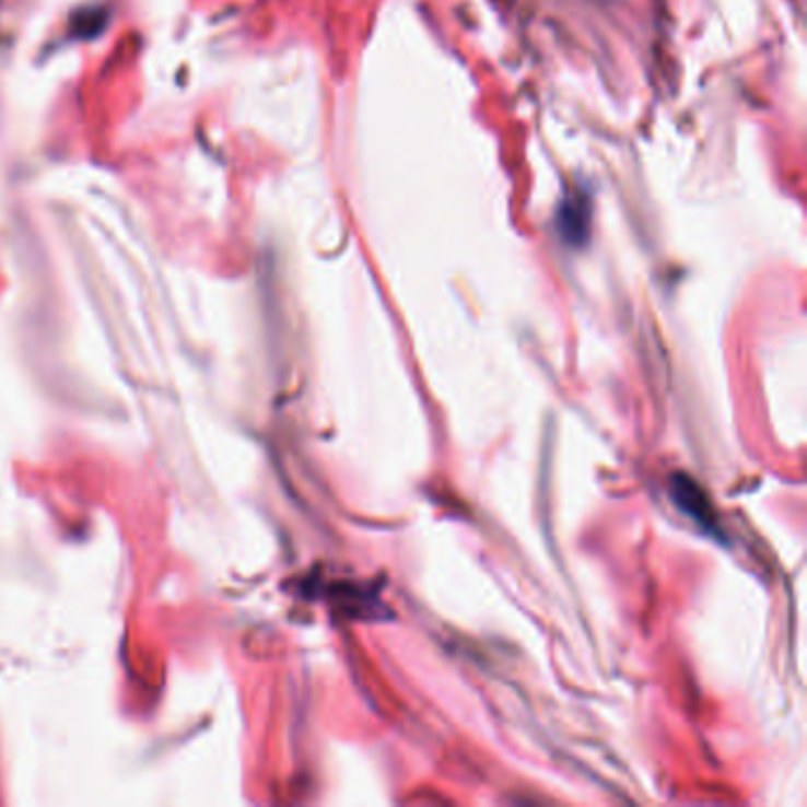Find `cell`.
<instances>
[{
  "label": "cell",
  "mask_w": 807,
  "mask_h": 807,
  "mask_svg": "<svg viewBox=\"0 0 807 807\" xmlns=\"http://www.w3.org/2000/svg\"><path fill=\"white\" fill-rule=\"evenodd\" d=\"M670 495L677 504V510L685 512L691 518V522L709 530L711 536L720 530L715 512H713V504H711L709 495L703 493V488L694 479L685 477V473H675L672 481H670Z\"/></svg>",
  "instance_id": "1"
}]
</instances>
